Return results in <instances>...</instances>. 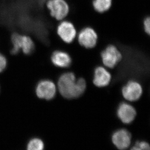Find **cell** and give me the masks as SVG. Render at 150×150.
Masks as SVG:
<instances>
[{"instance_id": "cell-1", "label": "cell", "mask_w": 150, "mask_h": 150, "mask_svg": "<svg viewBox=\"0 0 150 150\" xmlns=\"http://www.w3.org/2000/svg\"><path fill=\"white\" fill-rule=\"evenodd\" d=\"M58 88L64 98L73 99L82 95L86 88V82L83 78L76 79L74 73L67 72L59 78Z\"/></svg>"}, {"instance_id": "cell-2", "label": "cell", "mask_w": 150, "mask_h": 150, "mask_svg": "<svg viewBox=\"0 0 150 150\" xmlns=\"http://www.w3.org/2000/svg\"><path fill=\"white\" fill-rule=\"evenodd\" d=\"M10 54L16 55L22 51L26 55H29L34 53L35 50V45L34 39L27 34L13 32L10 37Z\"/></svg>"}, {"instance_id": "cell-3", "label": "cell", "mask_w": 150, "mask_h": 150, "mask_svg": "<svg viewBox=\"0 0 150 150\" xmlns=\"http://www.w3.org/2000/svg\"><path fill=\"white\" fill-rule=\"evenodd\" d=\"M45 6L50 16L57 21H62L69 14V5L66 0H47Z\"/></svg>"}, {"instance_id": "cell-4", "label": "cell", "mask_w": 150, "mask_h": 150, "mask_svg": "<svg viewBox=\"0 0 150 150\" xmlns=\"http://www.w3.org/2000/svg\"><path fill=\"white\" fill-rule=\"evenodd\" d=\"M102 62L108 68H113L122 60V54L115 46L109 45L100 54Z\"/></svg>"}, {"instance_id": "cell-5", "label": "cell", "mask_w": 150, "mask_h": 150, "mask_svg": "<svg viewBox=\"0 0 150 150\" xmlns=\"http://www.w3.org/2000/svg\"><path fill=\"white\" fill-rule=\"evenodd\" d=\"M57 32L62 40L68 44L72 42L76 37L77 31L75 26L68 21H62L57 26Z\"/></svg>"}, {"instance_id": "cell-6", "label": "cell", "mask_w": 150, "mask_h": 150, "mask_svg": "<svg viewBox=\"0 0 150 150\" xmlns=\"http://www.w3.org/2000/svg\"><path fill=\"white\" fill-rule=\"evenodd\" d=\"M98 35L93 28L86 27L78 34V41L80 45L86 49H92L96 45Z\"/></svg>"}, {"instance_id": "cell-7", "label": "cell", "mask_w": 150, "mask_h": 150, "mask_svg": "<svg viewBox=\"0 0 150 150\" xmlns=\"http://www.w3.org/2000/svg\"><path fill=\"white\" fill-rule=\"evenodd\" d=\"M57 88L54 83L49 80H43L38 83L35 88V93L38 98L50 100L54 97Z\"/></svg>"}, {"instance_id": "cell-8", "label": "cell", "mask_w": 150, "mask_h": 150, "mask_svg": "<svg viewBox=\"0 0 150 150\" xmlns=\"http://www.w3.org/2000/svg\"><path fill=\"white\" fill-rule=\"evenodd\" d=\"M142 88L136 81H130L122 88L123 97L130 102H134L140 98L142 94Z\"/></svg>"}, {"instance_id": "cell-9", "label": "cell", "mask_w": 150, "mask_h": 150, "mask_svg": "<svg viewBox=\"0 0 150 150\" xmlns=\"http://www.w3.org/2000/svg\"><path fill=\"white\" fill-rule=\"evenodd\" d=\"M112 140L117 149L125 150L130 145L131 135L127 130L120 129L114 132L112 135Z\"/></svg>"}, {"instance_id": "cell-10", "label": "cell", "mask_w": 150, "mask_h": 150, "mask_svg": "<svg viewBox=\"0 0 150 150\" xmlns=\"http://www.w3.org/2000/svg\"><path fill=\"white\" fill-rule=\"evenodd\" d=\"M136 115V109L128 103H121L117 108V117L123 123L129 124L132 122L134 120Z\"/></svg>"}, {"instance_id": "cell-11", "label": "cell", "mask_w": 150, "mask_h": 150, "mask_svg": "<svg viewBox=\"0 0 150 150\" xmlns=\"http://www.w3.org/2000/svg\"><path fill=\"white\" fill-rule=\"evenodd\" d=\"M111 75L109 71L103 67L96 68L94 73L93 83L96 86L102 88L109 85Z\"/></svg>"}, {"instance_id": "cell-12", "label": "cell", "mask_w": 150, "mask_h": 150, "mask_svg": "<svg viewBox=\"0 0 150 150\" xmlns=\"http://www.w3.org/2000/svg\"><path fill=\"white\" fill-rule=\"evenodd\" d=\"M51 61L54 65L59 68H67L71 63V58L67 52L62 51H55L51 55Z\"/></svg>"}, {"instance_id": "cell-13", "label": "cell", "mask_w": 150, "mask_h": 150, "mask_svg": "<svg viewBox=\"0 0 150 150\" xmlns=\"http://www.w3.org/2000/svg\"><path fill=\"white\" fill-rule=\"evenodd\" d=\"M112 0H93L92 6L94 10L99 13L106 12L112 6Z\"/></svg>"}, {"instance_id": "cell-14", "label": "cell", "mask_w": 150, "mask_h": 150, "mask_svg": "<svg viewBox=\"0 0 150 150\" xmlns=\"http://www.w3.org/2000/svg\"><path fill=\"white\" fill-rule=\"evenodd\" d=\"M44 144L42 140L39 138L35 137L29 141L27 149L28 150H42L44 149Z\"/></svg>"}, {"instance_id": "cell-15", "label": "cell", "mask_w": 150, "mask_h": 150, "mask_svg": "<svg viewBox=\"0 0 150 150\" xmlns=\"http://www.w3.org/2000/svg\"><path fill=\"white\" fill-rule=\"evenodd\" d=\"M131 149L133 150H150V145L145 142H137Z\"/></svg>"}, {"instance_id": "cell-16", "label": "cell", "mask_w": 150, "mask_h": 150, "mask_svg": "<svg viewBox=\"0 0 150 150\" xmlns=\"http://www.w3.org/2000/svg\"><path fill=\"white\" fill-rule=\"evenodd\" d=\"M7 59L1 52H0V73L3 72L7 66Z\"/></svg>"}, {"instance_id": "cell-17", "label": "cell", "mask_w": 150, "mask_h": 150, "mask_svg": "<svg viewBox=\"0 0 150 150\" xmlns=\"http://www.w3.org/2000/svg\"><path fill=\"white\" fill-rule=\"evenodd\" d=\"M143 29L145 32L150 35V17H147L143 20Z\"/></svg>"}]
</instances>
